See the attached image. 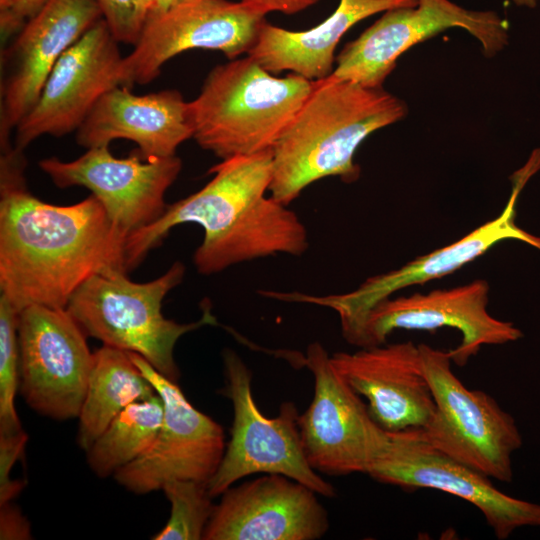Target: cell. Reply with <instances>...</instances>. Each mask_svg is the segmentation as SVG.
<instances>
[{
  "label": "cell",
  "mask_w": 540,
  "mask_h": 540,
  "mask_svg": "<svg viewBox=\"0 0 540 540\" xmlns=\"http://www.w3.org/2000/svg\"><path fill=\"white\" fill-rule=\"evenodd\" d=\"M26 161L12 147L0 159V290L20 313L30 305L66 308L92 276L127 272V234L94 196L67 206L33 196Z\"/></svg>",
  "instance_id": "6da1fadb"
},
{
  "label": "cell",
  "mask_w": 540,
  "mask_h": 540,
  "mask_svg": "<svg viewBox=\"0 0 540 540\" xmlns=\"http://www.w3.org/2000/svg\"><path fill=\"white\" fill-rule=\"evenodd\" d=\"M199 191L168 205L160 218L129 234L126 268L132 270L179 224L204 231L193 257L197 271L211 275L251 260L286 254L301 256L308 233L297 214L271 195L272 149L222 160Z\"/></svg>",
  "instance_id": "7a4b0ae2"
},
{
  "label": "cell",
  "mask_w": 540,
  "mask_h": 540,
  "mask_svg": "<svg viewBox=\"0 0 540 540\" xmlns=\"http://www.w3.org/2000/svg\"><path fill=\"white\" fill-rule=\"evenodd\" d=\"M403 101L382 87L368 88L330 76L315 85L272 148L270 195L288 205L310 184L338 176L354 182L359 145L371 133L402 119Z\"/></svg>",
  "instance_id": "3957f363"
},
{
  "label": "cell",
  "mask_w": 540,
  "mask_h": 540,
  "mask_svg": "<svg viewBox=\"0 0 540 540\" xmlns=\"http://www.w3.org/2000/svg\"><path fill=\"white\" fill-rule=\"evenodd\" d=\"M314 85L274 77L249 56L216 66L189 102L193 138L222 160L272 149Z\"/></svg>",
  "instance_id": "277c9868"
},
{
  "label": "cell",
  "mask_w": 540,
  "mask_h": 540,
  "mask_svg": "<svg viewBox=\"0 0 540 540\" xmlns=\"http://www.w3.org/2000/svg\"><path fill=\"white\" fill-rule=\"evenodd\" d=\"M184 274L185 267L179 261L162 276L145 283L129 280L124 271L99 273L76 290L66 309L87 336L140 355L159 373L177 382V341L187 332L216 324L209 307L191 323H177L162 314L166 294L181 283Z\"/></svg>",
  "instance_id": "5b68a950"
},
{
  "label": "cell",
  "mask_w": 540,
  "mask_h": 540,
  "mask_svg": "<svg viewBox=\"0 0 540 540\" xmlns=\"http://www.w3.org/2000/svg\"><path fill=\"white\" fill-rule=\"evenodd\" d=\"M418 346L435 402L421 428L427 441L489 478L511 482L512 455L522 445L514 418L488 393L470 390L456 377L448 351Z\"/></svg>",
  "instance_id": "8992f818"
},
{
  "label": "cell",
  "mask_w": 540,
  "mask_h": 540,
  "mask_svg": "<svg viewBox=\"0 0 540 540\" xmlns=\"http://www.w3.org/2000/svg\"><path fill=\"white\" fill-rule=\"evenodd\" d=\"M225 386L221 393L233 404L231 438L223 459L207 484L212 498L220 496L249 475L281 474L324 497H334L335 488L314 470L304 453L299 414L293 402H284L278 415L266 417L256 405L252 374L231 349L223 352Z\"/></svg>",
  "instance_id": "52a82bcc"
},
{
  "label": "cell",
  "mask_w": 540,
  "mask_h": 540,
  "mask_svg": "<svg viewBox=\"0 0 540 540\" xmlns=\"http://www.w3.org/2000/svg\"><path fill=\"white\" fill-rule=\"evenodd\" d=\"M539 169L540 163L530 158L513 174L511 195L496 218L459 240L420 256L398 269L367 278L350 292L313 295L270 290L268 296L279 301L308 303L332 309L339 317L343 337L348 343L359 347L368 314L395 292L453 273L503 240H521L540 248V239L520 229L514 221L518 195L529 178Z\"/></svg>",
  "instance_id": "ba28073f"
},
{
  "label": "cell",
  "mask_w": 540,
  "mask_h": 540,
  "mask_svg": "<svg viewBox=\"0 0 540 540\" xmlns=\"http://www.w3.org/2000/svg\"><path fill=\"white\" fill-rule=\"evenodd\" d=\"M303 362L314 377L312 402L298 418L310 466L328 475L367 474L386 451L389 432L335 370L321 343L309 344Z\"/></svg>",
  "instance_id": "9c48e42d"
},
{
  "label": "cell",
  "mask_w": 540,
  "mask_h": 540,
  "mask_svg": "<svg viewBox=\"0 0 540 540\" xmlns=\"http://www.w3.org/2000/svg\"><path fill=\"white\" fill-rule=\"evenodd\" d=\"M86 337L66 308L30 305L19 313V391L31 409L78 418L93 365Z\"/></svg>",
  "instance_id": "30bf717a"
},
{
  "label": "cell",
  "mask_w": 540,
  "mask_h": 540,
  "mask_svg": "<svg viewBox=\"0 0 540 540\" xmlns=\"http://www.w3.org/2000/svg\"><path fill=\"white\" fill-rule=\"evenodd\" d=\"M453 27L463 28L478 39L487 56L507 44V24L493 11L467 10L449 0H418L415 6L385 11L348 43L337 56L330 77L368 88L382 87L401 54Z\"/></svg>",
  "instance_id": "8fae6325"
},
{
  "label": "cell",
  "mask_w": 540,
  "mask_h": 540,
  "mask_svg": "<svg viewBox=\"0 0 540 540\" xmlns=\"http://www.w3.org/2000/svg\"><path fill=\"white\" fill-rule=\"evenodd\" d=\"M129 354L161 398L163 421L152 446L119 469L114 479L138 495L162 490L165 484L176 480L208 484L226 449L222 426L196 409L175 381L159 373L140 355Z\"/></svg>",
  "instance_id": "7c38bea8"
},
{
  "label": "cell",
  "mask_w": 540,
  "mask_h": 540,
  "mask_svg": "<svg viewBox=\"0 0 540 540\" xmlns=\"http://www.w3.org/2000/svg\"><path fill=\"white\" fill-rule=\"evenodd\" d=\"M265 15L228 0H180L147 17L133 50L123 58V85H145L174 56L194 48L221 51L233 60L256 44Z\"/></svg>",
  "instance_id": "4fadbf2b"
},
{
  "label": "cell",
  "mask_w": 540,
  "mask_h": 540,
  "mask_svg": "<svg viewBox=\"0 0 540 540\" xmlns=\"http://www.w3.org/2000/svg\"><path fill=\"white\" fill-rule=\"evenodd\" d=\"M389 432V445L371 466L373 479L404 489L430 488L462 498L483 514L495 536L507 539L523 526H540V505L511 497L489 477L434 448L421 428Z\"/></svg>",
  "instance_id": "5bb4252c"
},
{
  "label": "cell",
  "mask_w": 540,
  "mask_h": 540,
  "mask_svg": "<svg viewBox=\"0 0 540 540\" xmlns=\"http://www.w3.org/2000/svg\"><path fill=\"white\" fill-rule=\"evenodd\" d=\"M118 43L102 18L62 54L14 131L16 150L23 152L43 135L77 131L99 99L123 85Z\"/></svg>",
  "instance_id": "9a60e30c"
},
{
  "label": "cell",
  "mask_w": 540,
  "mask_h": 540,
  "mask_svg": "<svg viewBox=\"0 0 540 540\" xmlns=\"http://www.w3.org/2000/svg\"><path fill=\"white\" fill-rule=\"evenodd\" d=\"M39 167L59 188L89 189L111 222L129 235L165 212V193L178 177L182 161L176 155L144 159L138 152L116 158L104 145L87 149L73 161L43 159Z\"/></svg>",
  "instance_id": "2e32d148"
},
{
  "label": "cell",
  "mask_w": 540,
  "mask_h": 540,
  "mask_svg": "<svg viewBox=\"0 0 540 540\" xmlns=\"http://www.w3.org/2000/svg\"><path fill=\"white\" fill-rule=\"evenodd\" d=\"M96 0H48L2 52L0 146L35 105L62 54L102 19Z\"/></svg>",
  "instance_id": "e0dca14e"
},
{
  "label": "cell",
  "mask_w": 540,
  "mask_h": 540,
  "mask_svg": "<svg viewBox=\"0 0 540 540\" xmlns=\"http://www.w3.org/2000/svg\"><path fill=\"white\" fill-rule=\"evenodd\" d=\"M489 285L476 279L450 289L388 298L377 304L364 324L360 348L385 344L397 329H457L460 344L448 351L451 360L464 366L483 345H501L522 337L513 323L499 320L487 310Z\"/></svg>",
  "instance_id": "ac0fdd59"
},
{
  "label": "cell",
  "mask_w": 540,
  "mask_h": 540,
  "mask_svg": "<svg viewBox=\"0 0 540 540\" xmlns=\"http://www.w3.org/2000/svg\"><path fill=\"white\" fill-rule=\"evenodd\" d=\"M317 495L281 474L231 486L215 504L203 540L320 539L329 520Z\"/></svg>",
  "instance_id": "d6986e66"
},
{
  "label": "cell",
  "mask_w": 540,
  "mask_h": 540,
  "mask_svg": "<svg viewBox=\"0 0 540 540\" xmlns=\"http://www.w3.org/2000/svg\"><path fill=\"white\" fill-rule=\"evenodd\" d=\"M330 360L339 375L368 402L386 431L424 428L435 411L419 346L411 341L336 352Z\"/></svg>",
  "instance_id": "ffe728a7"
},
{
  "label": "cell",
  "mask_w": 540,
  "mask_h": 540,
  "mask_svg": "<svg viewBox=\"0 0 540 540\" xmlns=\"http://www.w3.org/2000/svg\"><path fill=\"white\" fill-rule=\"evenodd\" d=\"M191 137L189 102L179 91L135 95L122 85L105 93L76 131V142L86 149L126 139L144 159L174 156Z\"/></svg>",
  "instance_id": "44dd1931"
},
{
  "label": "cell",
  "mask_w": 540,
  "mask_h": 540,
  "mask_svg": "<svg viewBox=\"0 0 540 540\" xmlns=\"http://www.w3.org/2000/svg\"><path fill=\"white\" fill-rule=\"evenodd\" d=\"M417 3L418 0H340L325 21L299 32L266 21L248 56L270 73L290 70L308 80H322L332 74L336 46L353 25L376 13Z\"/></svg>",
  "instance_id": "7402d4cb"
},
{
  "label": "cell",
  "mask_w": 540,
  "mask_h": 540,
  "mask_svg": "<svg viewBox=\"0 0 540 540\" xmlns=\"http://www.w3.org/2000/svg\"><path fill=\"white\" fill-rule=\"evenodd\" d=\"M157 395L129 352L103 345L94 351L85 398L78 416L77 443L85 452L130 404Z\"/></svg>",
  "instance_id": "603a6c76"
},
{
  "label": "cell",
  "mask_w": 540,
  "mask_h": 540,
  "mask_svg": "<svg viewBox=\"0 0 540 540\" xmlns=\"http://www.w3.org/2000/svg\"><path fill=\"white\" fill-rule=\"evenodd\" d=\"M162 421L158 394L127 406L86 451L92 472L101 478L113 476L138 459L152 446Z\"/></svg>",
  "instance_id": "cb8c5ba5"
},
{
  "label": "cell",
  "mask_w": 540,
  "mask_h": 540,
  "mask_svg": "<svg viewBox=\"0 0 540 540\" xmlns=\"http://www.w3.org/2000/svg\"><path fill=\"white\" fill-rule=\"evenodd\" d=\"M162 491L170 502V516L153 540H200L215 504L207 483L176 480L165 484Z\"/></svg>",
  "instance_id": "d4e9b609"
},
{
  "label": "cell",
  "mask_w": 540,
  "mask_h": 540,
  "mask_svg": "<svg viewBox=\"0 0 540 540\" xmlns=\"http://www.w3.org/2000/svg\"><path fill=\"white\" fill-rule=\"evenodd\" d=\"M19 312L0 295V435L17 433L22 429L15 407L20 385L18 345Z\"/></svg>",
  "instance_id": "484cf974"
},
{
  "label": "cell",
  "mask_w": 540,
  "mask_h": 540,
  "mask_svg": "<svg viewBox=\"0 0 540 540\" xmlns=\"http://www.w3.org/2000/svg\"><path fill=\"white\" fill-rule=\"evenodd\" d=\"M102 17L120 43H137L145 18L139 0H96Z\"/></svg>",
  "instance_id": "4316f807"
},
{
  "label": "cell",
  "mask_w": 540,
  "mask_h": 540,
  "mask_svg": "<svg viewBox=\"0 0 540 540\" xmlns=\"http://www.w3.org/2000/svg\"><path fill=\"white\" fill-rule=\"evenodd\" d=\"M28 441L24 430L14 434L0 435V504L12 501L25 487V482L11 478L15 463L23 454Z\"/></svg>",
  "instance_id": "83f0119b"
},
{
  "label": "cell",
  "mask_w": 540,
  "mask_h": 540,
  "mask_svg": "<svg viewBox=\"0 0 540 540\" xmlns=\"http://www.w3.org/2000/svg\"><path fill=\"white\" fill-rule=\"evenodd\" d=\"M48 0H0L1 40L6 42L17 34L25 23L47 3Z\"/></svg>",
  "instance_id": "f1b7e54d"
},
{
  "label": "cell",
  "mask_w": 540,
  "mask_h": 540,
  "mask_svg": "<svg viewBox=\"0 0 540 540\" xmlns=\"http://www.w3.org/2000/svg\"><path fill=\"white\" fill-rule=\"evenodd\" d=\"M28 519L12 501L0 504V539L28 540L32 537Z\"/></svg>",
  "instance_id": "f546056e"
},
{
  "label": "cell",
  "mask_w": 540,
  "mask_h": 540,
  "mask_svg": "<svg viewBox=\"0 0 540 540\" xmlns=\"http://www.w3.org/2000/svg\"><path fill=\"white\" fill-rule=\"evenodd\" d=\"M253 9L266 15L272 11L294 14L302 11L320 0H241Z\"/></svg>",
  "instance_id": "4dcf8cb0"
},
{
  "label": "cell",
  "mask_w": 540,
  "mask_h": 540,
  "mask_svg": "<svg viewBox=\"0 0 540 540\" xmlns=\"http://www.w3.org/2000/svg\"><path fill=\"white\" fill-rule=\"evenodd\" d=\"M145 21L147 17L163 12L180 0H139Z\"/></svg>",
  "instance_id": "1f68e13d"
},
{
  "label": "cell",
  "mask_w": 540,
  "mask_h": 540,
  "mask_svg": "<svg viewBox=\"0 0 540 540\" xmlns=\"http://www.w3.org/2000/svg\"><path fill=\"white\" fill-rule=\"evenodd\" d=\"M513 2L519 6H527L531 8L536 6V0H513Z\"/></svg>",
  "instance_id": "d6a6232c"
}]
</instances>
